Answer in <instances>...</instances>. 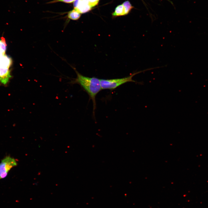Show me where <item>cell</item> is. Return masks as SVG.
<instances>
[{
    "mask_svg": "<svg viewBox=\"0 0 208 208\" xmlns=\"http://www.w3.org/2000/svg\"><path fill=\"white\" fill-rule=\"evenodd\" d=\"M77 74L76 78L71 81V84L77 83L85 91L91 99L93 105V114L94 115L96 108V96L102 90L100 79L95 77H90L84 76L73 68Z\"/></svg>",
    "mask_w": 208,
    "mask_h": 208,
    "instance_id": "obj_1",
    "label": "cell"
},
{
    "mask_svg": "<svg viewBox=\"0 0 208 208\" xmlns=\"http://www.w3.org/2000/svg\"><path fill=\"white\" fill-rule=\"evenodd\" d=\"M155 68H150L135 72L128 77L122 78L109 79H100L102 89L112 90L127 82H137L132 79L133 76L142 72Z\"/></svg>",
    "mask_w": 208,
    "mask_h": 208,
    "instance_id": "obj_2",
    "label": "cell"
},
{
    "mask_svg": "<svg viewBox=\"0 0 208 208\" xmlns=\"http://www.w3.org/2000/svg\"><path fill=\"white\" fill-rule=\"evenodd\" d=\"M18 165L17 160L10 156L4 157L0 163V179L5 178L10 170Z\"/></svg>",
    "mask_w": 208,
    "mask_h": 208,
    "instance_id": "obj_3",
    "label": "cell"
},
{
    "mask_svg": "<svg viewBox=\"0 0 208 208\" xmlns=\"http://www.w3.org/2000/svg\"><path fill=\"white\" fill-rule=\"evenodd\" d=\"M73 5L74 8L81 14L88 12L92 8L89 5L88 0H75Z\"/></svg>",
    "mask_w": 208,
    "mask_h": 208,
    "instance_id": "obj_4",
    "label": "cell"
},
{
    "mask_svg": "<svg viewBox=\"0 0 208 208\" xmlns=\"http://www.w3.org/2000/svg\"><path fill=\"white\" fill-rule=\"evenodd\" d=\"M12 63L11 58L5 55L0 58V67L9 68Z\"/></svg>",
    "mask_w": 208,
    "mask_h": 208,
    "instance_id": "obj_5",
    "label": "cell"
},
{
    "mask_svg": "<svg viewBox=\"0 0 208 208\" xmlns=\"http://www.w3.org/2000/svg\"><path fill=\"white\" fill-rule=\"evenodd\" d=\"M81 15V14L74 8L68 12L67 17L69 19L77 20L80 18Z\"/></svg>",
    "mask_w": 208,
    "mask_h": 208,
    "instance_id": "obj_6",
    "label": "cell"
},
{
    "mask_svg": "<svg viewBox=\"0 0 208 208\" xmlns=\"http://www.w3.org/2000/svg\"><path fill=\"white\" fill-rule=\"evenodd\" d=\"M124 15H125V10L122 4L117 6L114 12L112 14V15L114 16Z\"/></svg>",
    "mask_w": 208,
    "mask_h": 208,
    "instance_id": "obj_7",
    "label": "cell"
},
{
    "mask_svg": "<svg viewBox=\"0 0 208 208\" xmlns=\"http://www.w3.org/2000/svg\"><path fill=\"white\" fill-rule=\"evenodd\" d=\"M124 8L125 15L128 14L133 8V7L128 1H126L122 4Z\"/></svg>",
    "mask_w": 208,
    "mask_h": 208,
    "instance_id": "obj_8",
    "label": "cell"
},
{
    "mask_svg": "<svg viewBox=\"0 0 208 208\" xmlns=\"http://www.w3.org/2000/svg\"><path fill=\"white\" fill-rule=\"evenodd\" d=\"M6 44L3 43L0 40V53L3 55H5V53L6 49Z\"/></svg>",
    "mask_w": 208,
    "mask_h": 208,
    "instance_id": "obj_9",
    "label": "cell"
},
{
    "mask_svg": "<svg viewBox=\"0 0 208 208\" xmlns=\"http://www.w3.org/2000/svg\"><path fill=\"white\" fill-rule=\"evenodd\" d=\"M99 0H88L89 5L92 8L97 5Z\"/></svg>",
    "mask_w": 208,
    "mask_h": 208,
    "instance_id": "obj_10",
    "label": "cell"
},
{
    "mask_svg": "<svg viewBox=\"0 0 208 208\" xmlns=\"http://www.w3.org/2000/svg\"><path fill=\"white\" fill-rule=\"evenodd\" d=\"M75 0H53L52 2H62L66 3H70L74 2Z\"/></svg>",
    "mask_w": 208,
    "mask_h": 208,
    "instance_id": "obj_11",
    "label": "cell"
}]
</instances>
